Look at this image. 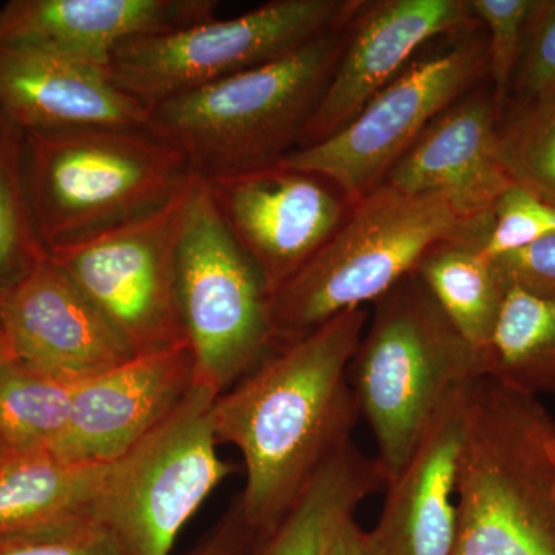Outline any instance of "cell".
<instances>
[{"mask_svg": "<svg viewBox=\"0 0 555 555\" xmlns=\"http://www.w3.org/2000/svg\"><path fill=\"white\" fill-rule=\"evenodd\" d=\"M367 320L366 308L349 309L278 343L215 400L218 443L243 459L236 506L255 535L273 531L324 463L352 443L360 411L349 366Z\"/></svg>", "mask_w": 555, "mask_h": 555, "instance_id": "1", "label": "cell"}, {"mask_svg": "<svg viewBox=\"0 0 555 555\" xmlns=\"http://www.w3.org/2000/svg\"><path fill=\"white\" fill-rule=\"evenodd\" d=\"M452 555H555V418L488 377L467 390Z\"/></svg>", "mask_w": 555, "mask_h": 555, "instance_id": "2", "label": "cell"}, {"mask_svg": "<svg viewBox=\"0 0 555 555\" xmlns=\"http://www.w3.org/2000/svg\"><path fill=\"white\" fill-rule=\"evenodd\" d=\"M349 22L280 60L156 104L147 129L181 150L206 181L280 163L298 147L323 98Z\"/></svg>", "mask_w": 555, "mask_h": 555, "instance_id": "3", "label": "cell"}, {"mask_svg": "<svg viewBox=\"0 0 555 555\" xmlns=\"http://www.w3.org/2000/svg\"><path fill=\"white\" fill-rule=\"evenodd\" d=\"M193 177L184 153L147 127L25 131L28 201L47 250L158 210Z\"/></svg>", "mask_w": 555, "mask_h": 555, "instance_id": "4", "label": "cell"}, {"mask_svg": "<svg viewBox=\"0 0 555 555\" xmlns=\"http://www.w3.org/2000/svg\"><path fill=\"white\" fill-rule=\"evenodd\" d=\"M372 305L349 378L387 483L406 465L449 398L483 375L480 352L415 272Z\"/></svg>", "mask_w": 555, "mask_h": 555, "instance_id": "5", "label": "cell"}, {"mask_svg": "<svg viewBox=\"0 0 555 555\" xmlns=\"http://www.w3.org/2000/svg\"><path fill=\"white\" fill-rule=\"evenodd\" d=\"M491 228L492 221L469 224L437 193L378 185L352 204L337 232L270 298L276 345L377 301L434 244Z\"/></svg>", "mask_w": 555, "mask_h": 555, "instance_id": "6", "label": "cell"}, {"mask_svg": "<svg viewBox=\"0 0 555 555\" xmlns=\"http://www.w3.org/2000/svg\"><path fill=\"white\" fill-rule=\"evenodd\" d=\"M218 396L195 382L152 434L105 466L90 521L116 555H170L185 525L235 473L218 454L211 422Z\"/></svg>", "mask_w": 555, "mask_h": 555, "instance_id": "7", "label": "cell"}, {"mask_svg": "<svg viewBox=\"0 0 555 555\" xmlns=\"http://www.w3.org/2000/svg\"><path fill=\"white\" fill-rule=\"evenodd\" d=\"M488 82L483 25L443 36L375 94L341 130L280 160L326 179L350 204L383 184L426 127L465 94Z\"/></svg>", "mask_w": 555, "mask_h": 555, "instance_id": "8", "label": "cell"}, {"mask_svg": "<svg viewBox=\"0 0 555 555\" xmlns=\"http://www.w3.org/2000/svg\"><path fill=\"white\" fill-rule=\"evenodd\" d=\"M361 0H273L232 20L122 43L109 79L149 109L160 102L259 67L341 27Z\"/></svg>", "mask_w": 555, "mask_h": 555, "instance_id": "9", "label": "cell"}, {"mask_svg": "<svg viewBox=\"0 0 555 555\" xmlns=\"http://www.w3.org/2000/svg\"><path fill=\"white\" fill-rule=\"evenodd\" d=\"M178 302L196 382L219 396L276 345L264 280L199 177L179 244Z\"/></svg>", "mask_w": 555, "mask_h": 555, "instance_id": "10", "label": "cell"}, {"mask_svg": "<svg viewBox=\"0 0 555 555\" xmlns=\"http://www.w3.org/2000/svg\"><path fill=\"white\" fill-rule=\"evenodd\" d=\"M198 177L166 204L101 235L47 250L133 357L188 343L178 302V250Z\"/></svg>", "mask_w": 555, "mask_h": 555, "instance_id": "11", "label": "cell"}, {"mask_svg": "<svg viewBox=\"0 0 555 555\" xmlns=\"http://www.w3.org/2000/svg\"><path fill=\"white\" fill-rule=\"evenodd\" d=\"M206 182L270 298L327 243L352 207L326 179L280 163Z\"/></svg>", "mask_w": 555, "mask_h": 555, "instance_id": "12", "label": "cell"}, {"mask_svg": "<svg viewBox=\"0 0 555 555\" xmlns=\"http://www.w3.org/2000/svg\"><path fill=\"white\" fill-rule=\"evenodd\" d=\"M477 22L469 0H361L341 57L297 149L341 130L422 47Z\"/></svg>", "mask_w": 555, "mask_h": 555, "instance_id": "13", "label": "cell"}, {"mask_svg": "<svg viewBox=\"0 0 555 555\" xmlns=\"http://www.w3.org/2000/svg\"><path fill=\"white\" fill-rule=\"evenodd\" d=\"M0 332L14 356L73 386L133 358L49 254L0 295Z\"/></svg>", "mask_w": 555, "mask_h": 555, "instance_id": "14", "label": "cell"}, {"mask_svg": "<svg viewBox=\"0 0 555 555\" xmlns=\"http://www.w3.org/2000/svg\"><path fill=\"white\" fill-rule=\"evenodd\" d=\"M189 343L130 358L76 385L67 425L51 451L80 465H104L141 443L195 385Z\"/></svg>", "mask_w": 555, "mask_h": 555, "instance_id": "15", "label": "cell"}, {"mask_svg": "<svg viewBox=\"0 0 555 555\" xmlns=\"http://www.w3.org/2000/svg\"><path fill=\"white\" fill-rule=\"evenodd\" d=\"M214 0H11L0 9V49L40 51L107 69L129 40L215 20Z\"/></svg>", "mask_w": 555, "mask_h": 555, "instance_id": "16", "label": "cell"}, {"mask_svg": "<svg viewBox=\"0 0 555 555\" xmlns=\"http://www.w3.org/2000/svg\"><path fill=\"white\" fill-rule=\"evenodd\" d=\"M499 115L489 83L437 116L383 184L400 192L444 196L469 224L492 221L496 199L513 178L499 155Z\"/></svg>", "mask_w": 555, "mask_h": 555, "instance_id": "17", "label": "cell"}, {"mask_svg": "<svg viewBox=\"0 0 555 555\" xmlns=\"http://www.w3.org/2000/svg\"><path fill=\"white\" fill-rule=\"evenodd\" d=\"M470 385L449 398L406 465L387 481L377 525L364 531V555H452Z\"/></svg>", "mask_w": 555, "mask_h": 555, "instance_id": "18", "label": "cell"}, {"mask_svg": "<svg viewBox=\"0 0 555 555\" xmlns=\"http://www.w3.org/2000/svg\"><path fill=\"white\" fill-rule=\"evenodd\" d=\"M0 108L25 131L147 127L150 113L105 68L16 49H0Z\"/></svg>", "mask_w": 555, "mask_h": 555, "instance_id": "19", "label": "cell"}, {"mask_svg": "<svg viewBox=\"0 0 555 555\" xmlns=\"http://www.w3.org/2000/svg\"><path fill=\"white\" fill-rule=\"evenodd\" d=\"M105 466L67 462L50 449L7 451L0 456V540L90 521Z\"/></svg>", "mask_w": 555, "mask_h": 555, "instance_id": "20", "label": "cell"}, {"mask_svg": "<svg viewBox=\"0 0 555 555\" xmlns=\"http://www.w3.org/2000/svg\"><path fill=\"white\" fill-rule=\"evenodd\" d=\"M386 486L374 456L350 443L318 470L287 516L259 535L247 555H324L338 529Z\"/></svg>", "mask_w": 555, "mask_h": 555, "instance_id": "21", "label": "cell"}, {"mask_svg": "<svg viewBox=\"0 0 555 555\" xmlns=\"http://www.w3.org/2000/svg\"><path fill=\"white\" fill-rule=\"evenodd\" d=\"M491 229L434 244L414 270L451 323L478 352L491 341L507 295L494 261L483 250Z\"/></svg>", "mask_w": 555, "mask_h": 555, "instance_id": "22", "label": "cell"}, {"mask_svg": "<svg viewBox=\"0 0 555 555\" xmlns=\"http://www.w3.org/2000/svg\"><path fill=\"white\" fill-rule=\"evenodd\" d=\"M480 358L483 377L525 396H555V299L507 291Z\"/></svg>", "mask_w": 555, "mask_h": 555, "instance_id": "23", "label": "cell"}, {"mask_svg": "<svg viewBox=\"0 0 555 555\" xmlns=\"http://www.w3.org/2000/svg\"><path fill=\"white\" fill-rule=\"evenodd\" d=\"M75 387L0 345V443L10 452L53 449L67 425Z\"/></svg>", "mask_w": 555, "mask_h": 555, "instance_id": "24", "label": "cell"}, {"mask_svg": "<svg viewBox=\"0 0 555 555\" xmlns=\"http://www.w3.org/2000/svg\"><path fill=\"white\" fill-rule=\"evenodd\" d=\"M25 179V130L0 108V295L46 257Z\"/></svg>", "mask_w": 555, "mask_h": 555, "instance_id": "25", "label": "cell"}, {"mask_svg": "<svg viewBox=\"0 0 555 555\" xmlns=\"http://www.w3.org/2000/svg\"><path fill=\"white\" fill-rule=\"evenodd\" d=\"M499 155L516 184L555 206V91L503 113Z\"/></svg>", "mask_w": 555, "mask_h": 555, "instance_id": "26", "label": "cell"}, {"mask_svg": "<svg viewBox=\"0 0 555 555\" xmlns=\"http://www.w3.org/2000/svg\"><path fill=\"white\" fill-rule=\"evenodd\" d=\"M534 3L535 0H469L488 39V83L499 120L509 100Z\"/></svg>", "mask_w": 555, "mask_h": 555, "instance_id": "27", "label": "cell"}, {"mask_svg": "<svg viewBox=\"0 0 555 555\" xmlns=\"http://www.w3.org/2000/svg\"><path fill=\"white\" fill-rule=\"evenodd\" d=\"M554 91L555 0H535L505 112L543 100Z\"/></svg>", "mask_w": 555, "mask_h": 555, "instance_id": "28", "label": "cell"}, {"mask_svg": "<svg viewBox=\"0 0 555 555\" xmlns=\"http://www.w3.org/2000/svg\"><path fill=\"white\" fill-rule=\"evenodd\" d=\"M555 235V206L514 182L496 199L485 255L500 257Z\"/></svg>", "mask_w": 555, "mask_h": 555, "instance_id": "29", "label": "cell"}, {"mask_svg": "<svg viewBox=\"0 0 555 555\" xmlns=\"http://www.w3.org/2000/svg\"><path fill=\"white\" fill-rule=\"evenodd\" d=\"M507 291L555 299V235L492 258Z\"/></svg>", "mask_w": 555, "mask_h": 555, "instance_id": "30", "label": "cell"}, {"mask_svg": "<svg viewBox=\"0 0 555 555\" xmlns=\"http://www.w3.org/2000/svg\"><path fill=\"white\" fill-rule=\"evenodd\" d=\"M0 555H116L107 537L90 521H80L0 540Z\"/></svg>", "mask_w": 555, "mask_h": 555, "instance_id": "31", "label": "cell"}, {"mask_svg": "<svg viewBox=\"0 0 555 555\" xmlns=\"http://www.w3.org/2000/svg\"><path fill=\"white\" fill-rule=\"evenodd\" d=\"M257 535L244 524L238 507L233 505L189 555H247Z\"/></svg>", "mask_w": 555, "mask_h": 555, "instance_id": "32", "label": "cell"}, {"mask_svg": "<svg viewBox=\"0 0 555 555\" xmlns=\"http://www.w3.org/2000/svg\"><path fill=\"white\" fill-rule=\"evenodd\" d=\"M363 535L356 517L350 518L338 529L324 555H364Z\"/></svg>", "mask_w": 555, "mask_h": 555, "instance_id": "33", "label": "cell"}, {"mask_svg": "<svg viewBox=\"0 0 555 555\" xmlns=\"http://www.w3.org/2000/svg\"><path fill=\"white\" fill-rule=\"evenodd\" d=\"M5 452H7V449L2 447V443H0V456L5 454Z\"/></svg>", "mask_w": 555, "mask_h": 555, "instance_id": "34", "label": "cell"}, {"mask_svg": "<svg viewBox=\"0 0 555 555\" xmlns=\"http://www.w3.org/2000/svg\"><path fill=\"white\" fill-rule=\"evenodd\" d=\"M3 343V335H2V332H0V345H2Z\"/></svg>", "mask_w": 555, "mask_h": 555, "instance_id": "35", "label": "cell"}]
</instances>
